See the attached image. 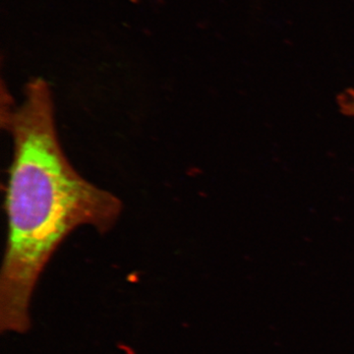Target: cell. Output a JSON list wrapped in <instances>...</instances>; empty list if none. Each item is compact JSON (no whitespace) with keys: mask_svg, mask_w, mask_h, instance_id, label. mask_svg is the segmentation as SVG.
<instances>
[{"mask_svg":"<svg viewBox=\"0 0 354 354\" xmlns=\"http://www.w3.org/2000/svg\"><path fill=\"white\" fill-rule=\"evenodd\" d=\"M1 125L13 156L6 196L7 241L0 274L2 332L31 327L30 304L39 276L58 246L84 225L101 234L114 227L122 203L84 178L65 155L50 85L32 79L15 106L2 86Z\"/></svg>","mask_w":354,"mask_h":354,"instance_id":"cell-1","label":"cell"},{"mask_svg":"<svg viewBox=\"0 0 354 354\" xmlns=\"http://www.w3.org/2000/svg\"><path fill=\"white\" fill-rule=\"evenodd\" d=\"M339 111L346 115L354 118V90L348 88L337 97Z\"/></svg>","mask_w":354,"mask_h":354,"instance_id":"cell-2","label":"cell"},{"mask_svg":"<svg viewBox=\"0 0 354 354\" xmlns=\"http://www.w3.org/2000/svg\"><path fill=\"white\" fill-rule=\"evenodd\" d=\"M130 1H131V2H137V1H138V0H130Z\"/></svg>","mask_w":354,"mask_h":354,"instance_id":"cell-3","label":"cell"}]
</instances>
